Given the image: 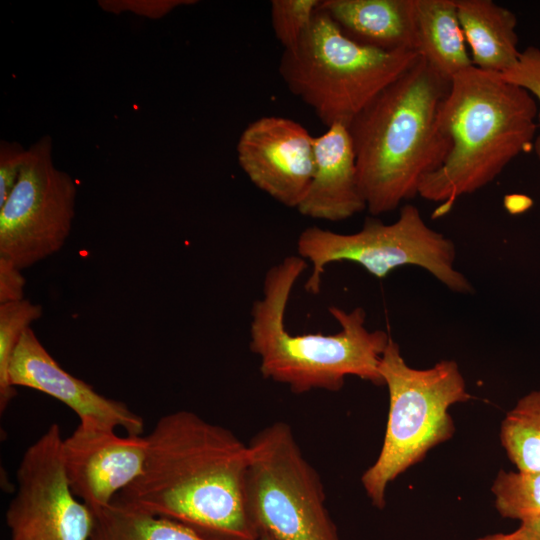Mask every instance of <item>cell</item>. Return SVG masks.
<instances>
[{"label": "cell", "instance_id": "6da1fadb", "mask_svg": "<svg viewBox=\"0 0 540 540\" xmlns=\"http://www.w3.org/2000/svg\"><path fill=\"white\" fill-rule=\"evenodd\" d=\"M141 474L115 502L227 540H257L245 505L249 447L229 429L180 410L158 419Z\"/></svg>", "mask_w": 540, "mask_h": 540}, {"label": "cell", "instance_id": "7a4b0ae2", "mask_svg": "<svg viewBox=\"0 0 540 540\" xmlns=\"http://www.w3.org/2000/svg\"><path fill=\"white\" fill-rule=\"evenodd\" d=\"M450 82L419 57L349 124L360 190L373 216L417 196L422 180L443 163L450 141L439 110Z\"/></svg>", "mask_w": 540, "mask_h": 540}, {"label": "cell", "instance_id": "3957f363", "mask_svg": "<svg viewBox=\"0 0 540 540\" xmlns=\"http://www.w3.org/2000/svg\"><path fill=\"white\" fill-rule=\"evenodd\" d=\"M538 110L528 91L499 74L471 66L452 78L439 110L450 149L418 192L423 199L441 203L434 217L448 213L461 196L491 183L531 148Z\"/></svg>", "mask_w": 540, "mask_h": 540}, {"label": "cell", "instance_id": "277c9868", "mask_svg": "<svg viewBox=\"0 0 540 540\" xmlns=\"http://www.w3.org/2000/svg\"><path fill=\"white\" fill-rule=\"evenodd\" d=\"M307 264L293 255L270 267L263 295L252 305L249 346L259 358L262 376L296 394L316 389L339 391L348 376L384 385L379 366L391 337L384 330L366 327L362 307L347 312L330 306L329 313L340 325L335 334L295 335L287 330V305Z\"/></svg>", "mask_w": 540, "mask_h": 540}, {"label": "cell", "instance_id": "5b68a950", "mask_svg": "<svg viewBox=\"0 0 540 540\" xmlns=\"http://www.w3.org/2000/svg\"><path fill=\"white\" fill-rule=\"evenodd\" d=\"M419 57L414 51H383L359 44L318 7L299 42L283 51L279 73L290 92L310 106L327 128L348 127Z\"/></svg>", "mask_w": 540, "mask_h": 540}, {"label": "cell", "instance_id": "8992f818", "mask_svg": "<svg viewBox=\"0 0 540 540\" xmlns=\"http://www.w3.org/2000/svg\"><path fill=\"white\" fill-rule=\"evenodd\" d=\"M379 371L389 393L388 419L381 451L361 483L371 503L383 509L389 483L453 436L455 424L448 410L471 395L456 361L412 368L392 338Z\"/></svg>", "mask_w": 540, "mask_h": 540}, {"label": "cell", "instance_id": "52a82bcc", "mask_svg": "<svg viewBox=\"0 0 540 540\" xmlns=\"http://www.w3.org/2000/svg\"><path fill=\"white\" fill-rule=\"evenodd\" d=\"M297 252L311 263L312 271L304 284L310 294L320 292L327 265L344 261L359 264L379 279L399 267L414 265L427 270L452 292H473L470 281L455 268L453 241L429 227L412 204L402 206L390 224L368 217L362 228L351 234L307 227L297 239Z\"/></svg>", "mask_w": 540, "mask_h": 540}, {"label": "cell", "instance_id": "ba28073f", "mask_svg": "<svg viewBox=\"0 0 540 540\" xmlns=\"http://www.w3.org/2000/svg\"><path fill=\"white\" fill-rule=\"evenodd\" d=\"M248 447L245 505L258 532L275 540H340L321 478L290 425L266 426Z\"/></svg>", "mask_w": 540, "mask_h": 540}, {"label": "cell", "instance_id": "9c48e42d", "mask_svg": "<svg viewBox=\"0 0 540 540\" xmlns=\"http://www.w3.org/2000/svg\"><path fill=\"white\" fill-rule=\"evenodd\" d=\"M77 186L53 161V141L42 136L27 150L19 178L0 207V257L19 269L58 252L69 237Z\"/></svg>", "mask_w": 540, "mask_h": 540}, {"label": "cell", "instance_id": "30bf717a", "mask_svg": "<svg viewBox=\"0 0 540 540\" xmlns=\"http://www.w3.org/2000/svg\"><path fill=\"white\" fill-rule=\"evenodd\" d=\"M58 424L24 452L16 493L5 514L11 540H89L94 516L72 492L62 458Z\"/></svg>", "mask_w": 540, "mask_h": 540}, {"label": "cell", "instance_id": "8fae6325", "mask_svg": "<svg viewBox=\"0 0 540 540\" xmlns=\"http://www.w3.org/2000/svg\"><path fill=\"white\" fill-rule=\"evenodd\" d=\"M313 143L302 124L283 116H262L240 134L237 160L258 189L297 209L313 176Z\"/></svg>", "mask_w": 540, "mask_h": 540}, {"label": "cell", "instance_id": "7c38bea8", "mask_svg": "<svg viewBox=\"0 0 540 540\" xmlns=\"http://www.w3.org/2000/svg\"><path fill=\"white\" fill-rule=\"evenodd\" d=\"M115 430L97 422L80 421L62 441L70 488L92 511L111 504L144 467L146 436H121Z\"/></svg>", "mask_w": 540, "mask_h": 540}, {"label": "cell", "instance_id": "4fadbf2b", "mask_svg": "<svg viewBox=\"0 0 540 540\" xmlns=\"http://www.w3.org/2000/svg\"><path fill=\"white\" fill-rule=\"evenodd\" d=\"M14 387H26L45 393L66 406L79 421H93L126 434L141 435L143 418L125 403L105 397L91 385L65 371L48 353L31 327L17 344L9 366Z\"/></svg>", "mask_w": 540, "mask_h": 540}, {"label": "cell", "instance_id": "5bb4252c", "mask_svg": "<svg viewBox=\"0 0 540 540\" xmlns=\"http://www.w3.org/2000/svg\"><path fill=\"white\" fill-rule=\"evenodd\" d=\"M314 171L297 207L306 217L346 220L366 209L360 190L353 141L348 127L335 124L314 137Z\"/></svg>", "mask_w": 540, "mask_h": 540}, {"label": "cell", "instance_id": "9a60e30c", "mask_svg": "<svg viewBox=\"0 0 540 540\" xmlns=\"http://www.w3.org/2000/svg\"><path fill=\"white\" fill-rule=\"evenodd\" d=\"M353 41L383 51H416L415 0H321Z\"/></svg>", "mask_w": 540, "mask_h": 540}, {"label": "cell", "instance_id": "2e32d148", "mask_svg": "<svg viewBox=\"0 0 540 540\" xmlns=\"http://www.w3.org/2000/svg\"><path fill=\"white\" fill-rule=\"evenodd\" d=\"M473 66L502 75L520 57L517 17L492 0H455Z\"/></svg>", "mask_w": 540, "mask_h": 540}, {"label": "cell", "instance_id": "e0dca14e", "mask_svg": "<svg viewBox=\"0 0 540 540\" xmlns=\"http://www.w3.org/2000/svg\"><path fill=\"white\" fill-rule=\"evenodd\" d=\"M415 32L417 53L444 79L473 66L455 0H415Z\"/></svg>", "mask_w": 540, "mask_h": 540}, {"label": "cell", "instance_id": "ac0fdd59", "mask_svg": "<svg viewBox=\"0 0 540 540\" xmlns=\"http://www.w3.org/2000/svg\"><path fill=\"white\" fill-rule=\"evenodd\" d=\"M92 512L94 523L89 540H227L115 501Z\"/></svg>", "mask_w": 540, "mask_h": 540}, {"label": "cell", "instance_id": "d6986e66", "mask_svg": "<svg viewBox=\"0 0 540 540\" xmlns=\"http://www.w3.org/2000/svg\"><path fill=\"white\" fill-rule=\"evenodd\" d=\"M500 440L518 471L540 472V390L520 398L506 414Z\"/></svg>", "mask_w": 540, "mask_h": 540}, {"label": "cell", "instance_id": "ffe728a7", "mask_svg": "<svg viewBox=\"0 0 540 540\" xmlns=\"http://www.w3.org/2000/svg\"><path fill=\"white\" fill-rule=\"evenodd\" d=\"M43 313L30 300L0 304V411L3 413L17 394L9 378V366L23 332Z\"/></svg>", "mask_w": 540, "mask_h": 540}, {"label": "cell", "instance_id": "44dd1931", "mask_svg": "<svg viewBox=\"0 0 540 540\" xmlns=\"http://www.w3.org/2000/svg\"><path fill=\"white\" fill-rule=\"evenodd\" d=\"M491 490L504 518L521 521L540 514V472L500 470Z\"/></svg>", "mask_w": 540, "mask_h": 540}, {"label": "cell", "instance_id": "7402d4cb", "mask_svg": "<svg viewBox=\"0 0 540 540\" xmlns=\"http://www.w3.org/2000/svg\"><path fill=\"white\" fill-rule=\"evenodd\" d=\"M321 0H272L271 24L284 50L293 48L310 26Z\"/></svg>", "mask_w": 540, "mask_h": 540}, {"label": "cell", "instance_id": "603a6c76", "mask_svg": "<svg viewBox=\"0 0 540 540\" xmlns=\"http://www.w3.org/2000/svg\"><path fill=\"white\" fill-rule=\"evenodd\" d=\"M501 76L528 91L540 103V48L535 46L525 48L521 51L516 65ZM538 126H540V107Z\"/></svg>", "mask_w": 540, "mask_h": 540}, {"label": "cell", "instance_id": "cb8c5ba5", "mask_svg": "<svg viewBox=\"0 0 540 540\" xmlns=\"http://www.w3.org/2000/svg\"><path fill=\"white\" fill-rule=\"evenodd\" d=\"M99 6L108 13L130 12L150 19H160L180 6L197 3L195 0H100Z\"/></svg>", "mask_w": 540, "mask_h": 540}, {"label": "cell", "instance_id": "d4e9b609", "mask_svg": "<svg viewBox=\"0 0 540 540\" xmlns=\"http://www.w3.org/2000/svg\"><path fill=\"white\" fill-rule=\"evenodd\" d=\"M27 150L16 141H0V207L4 205L19 178Z\"/></svg>", "mask_w": 540, "mask_h": 540}, {"label": "cell", "instance_id": "484cf974", "mask_svg": "<svg viewBox=\"0 0 540 540\" xmlns=\"http://www.w3.org/2000/svg\"><path fill=\"white\" fill-rule=\"evenodd\" d=\"M10 260L0 257V304L24 299L25 278Z\"/></svg>", "mask_w": 540, "mask_h": 540}, {"label": "cell", "instance_id": "4316f807", "mask_svg": "<svg viewBox=\"0 0 540 540\" xmlns=\"http://www.w3.org/2000/svg\"><path fill=\"white\" fill-rule=\"evenodd\" d=\"M520 526L514 532L522 540H540V514L520 521Z\"/></svg>", "mask_w": 540, "mask_h": 540}, {"label": "cell", "instance_id": "83f0119b", "mask_svg": "<svg viewBox=\"0 0 540 540\" xmlns=\"http://www.w3.org/2000/svg\"><path fill=\"white\" fill-rule=\"evenodd\" d=\"M476 540H522L515 532L510 534L496 533L480 537Z\"/></svg>", "mask_w": 540, "mask_h": 540}, {"label": "cell", "instance_id": "f1b7e54d", "mask_svg": "<svg viewBox=\"0 0 540 540\" xmlns=\"http://www.w3.org/2000/svg\"><path fill=\"white\" fill-rule=\"evenodd\" d=\"M533 146H534L536 155L540 161V134L536 136Z\"/></svg>", "mask_w": 540, "mask_h": 540}, {"label": "cell", "instance_id": "f546056e", "mask_svg": "<svg viewBox=\"0 0 540 540\" xmlns=\"http://www.w3.org/2000/svg\"><path fill=\"white\" fill-rule=\"evenodd\" d=\"M257 540H275V539L265 532H260L259 538Z\"/></svg>", "mask_w": 540, "mask_h": 540}]
</instances>
